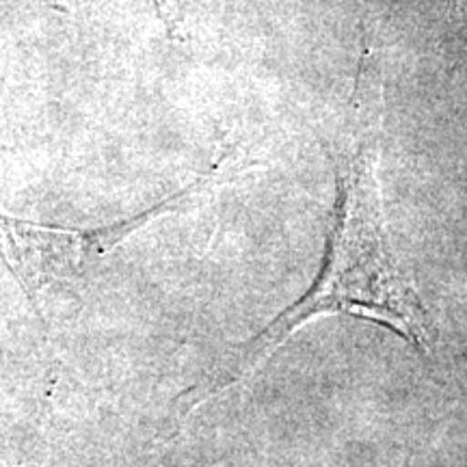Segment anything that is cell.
<instances>
[{"label": "cell", "instance_id": "1", "mask_svg": "<svg viewBox=\"0 0 467 467\" xmlns=\"http://www.w3.org/2000/svg\"><path fill=\"white\" fill-rule=\"evenodd\" d=\"M381 124L383 74L375 50L366 44L334 145L336 206L318 275L299 301L225 361L200 402L255 375L296 331L334 314L385 327L422 353L433 350L429 312L400 266L385 223L379 186Z\"/></svg>", "mask_w": 467, "mask_h": 467}, {"label": "cell", "instance_id": "2", "mask_svg": "<svg viewBox=\"0 0 467 467\" xmlns=\"http://www.w3.org/2000/svg\"><path fill=\"white\" fill-rule=\"evenodd\" d=\"M214 182H217V171H210L169 200L156 203L154 208L134 214L126 221L100 227H80V230L46 227L0 213V260L17 279L37 317L42 318L39 295L50 284L89 273L128 236H132L134 232H139L151 221L161 219L162 214L173 213L175 208H180L184 202H189L197 192L206 191Z\"/></svg>", "mask_w": 467, "mask_h": 467}, {"label": "cell", "instance_id": "3", "mask_svg": "<svg viewBox=\"0 0 467 467\" xmlns=\"http://www.w3.org/2000/svg\"><path fill=\"white\" fill-rule=\"evenodd\" d=\"M154 3H156V9H159V16H161V20L165 22L167 28H169V33H175L173 17H171V14H169V9H167V3H165V0H154Z\"/></svg>", "mask_w": 467, "mask_h": 467}]
</instances>
